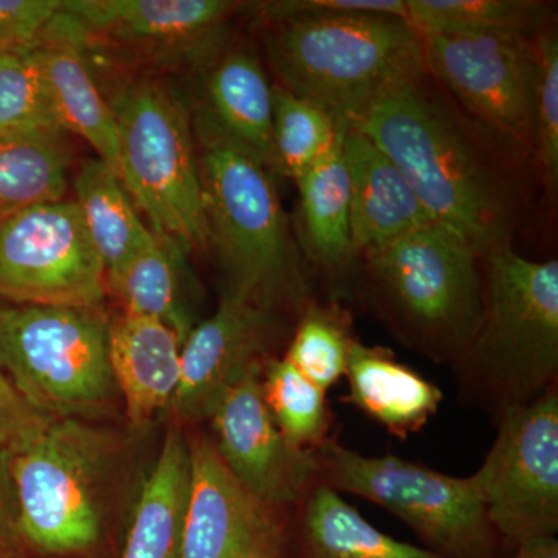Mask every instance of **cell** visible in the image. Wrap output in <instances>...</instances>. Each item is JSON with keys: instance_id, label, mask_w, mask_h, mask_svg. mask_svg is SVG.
I'll return each instance as SVG.
<instances>
[{"instance_id": "obj_1", "label": "cell", "mask_w": 558, "mask_h": 558, "mask_svg": "<svg viewBox=\"0 0 558 558\" xmlns=\"http://www.w3.org/2000/svg\"><path fill=\"white\" fill-rule=\"evenodd\" d=\"M351 126L398 167L435 222L481 256L510 245L515 185L502 149L490 145L497 138L481 132V124L465 119L425 68L388 84Z\"/></svg>"}, {"instance_id": "obj_35", "label": "cell", "mask_w": 558, "mask_h": 558, "mask_svg": "<svg viewBox=\"0 0 558 558\" xmlns=\"http://www.w3.org/2000/svg\"><path fill=\"white\" fill-rule=\"evenodd\" d=\"M60 7L61 0H0V53L35 43Z\"/></svg>"}, {"instance_id": "obj_8", "label": "cell", "mask_w": 558, "mask_h": 558, "mask_svg": "<svg viewBox=\"0 0 558 558\" xmlns=\"http://www.w3.org/2000/svg\"><path fill=\"white\" fill-rule=\"evenodd\" d=\"M120 180L153 233L179 247L208 250L199 159L189 110L156 83H137L113 102Z\"/></svg>"}, {"instance_id": "obj_24", "label": "cell", "mask_w": 558, "mask_h": 558, "mask_svg": "<svg viewBox=\"0 0 558 558\" xmlns=\"http://www.w3.org/2000/svg\"><path fill=\"white\" fill-rule=\"evenodd\" d=\"M183 253L175 242L153 234L106 278L108 292L120 301L124 315L160 319L182 343L194 328L183 293Z\"/></svg>"}, {"instance_id": "obj_26", "label": "cell", "mask_w": 558, "mask_h": 558, "mask_svg": "<svg viewBox=\"0 0 558 558\" xmlns=\"http://www.w3.org/2000/svg\"><path fill=\"white\" fill-rule=\"evenodd\" d=\"M341 137L325 159L296 179L301 220L311 258L326 270H343L351 247V189Z\"/></svg>"}, {"instance_id": "obj_22", "label": "cell", "mask_w": 558, "mask_h": 558, "mask_svg": "<svg viewBox=\"0 0 558 558\" xmlns=\"http://www.w3.org/2000/svg\"><path fill=\"white\" fill-rule=\"evenodd\" d=\"M189 484V439L175 425L140 490L120 558H180Z\"/></svg>"}, {"instance_id": "obj_39", "label": "cell", "mask_w": 558, "mask_h": 558, "mask_svg": "<svg viewBox=\"0 0 558 558\" xmlns=\"http://www.w3.org/2000/svg\"><path fill=\"white\" fill-rule=\"evenodd\" d=\"M3 558H61V557H49V556H39V554H20V556H10Z\"/></svg>"}, {"instance_id": "obj_37", "label": "cell", "mask_w": 558, "mask_h": 558, "mask_svg": "<svg viewBox=\"0 0 558 558\" xmlns=\"http://www.w3.org/2000/svg\"><path fill=\"white\" fill-rule=\"evenodd\" d=\"M33 554L22 534L21 506L11 453L0 449V558Z\"/></svg>"}, {"instance_id": "obj_18", "label": "cell", "mask_w": 558, "mask_h": 558, "mask_svg": "<svg viewBox=\"0 0 558 558\" xmlns=\"http://www.w3.org/2000/svg\"><path fill=\"white\" fill-rule=\"evenodd\" d=\"M83 39L57 14L35 40L61 128L86 140L97 159L119 175L120 135L112 106L102 98L83 51Z\"/></svg>"}, {"instance_id": "obj_29", "label": "cell", "mask_w": 558, "mask_h": 558, "mask_svg": "<svg viewBox=\"0 0 558 558\" xmlns=\"http://www.w3.org/2000/svg\"><path fill=\"white\" fill-rule=\"evenodd\" d=\"M260 385L275 424L293 447L315 451L330 440L333 414L328 391L307 380L284 357L267 360Z\"/></svg>"}, {"instance_id": "obj_23", "label": "cell", "mask_w": 558, "mask_h": 558, "mask_svg": "<svg viewBox=\"0 0 558 558\" xmlns=\"http://www.w3.org/2000/svg\"><path fill=\"white\" fill-rule=\"evenodd\" d=\"M271 112V86L256 54L231 51L211 70L207 80V108L202 117L271 172H277Z\"/></svg>"}, {"instance_id": "obj_10", "label": "cell", "mask_w": 558, "mask_h": 558, "mask_svg": "<svg viewBox=\"0 0 558 558\" xmlns=\"http://www.w3.org/2000/svg\"><path fill=\"white\" fill-rule=\"evenodd\" d=\"M425 70L513 156L535 159L537 39L513 32L418 33Z\"/></svg>"}, {"instance_id": "obj_32", "label": "cell", "mask_w": 558, "mask_h": 558, "mask_svg": "<svg viewBox=\"0 0 558 558\" xmlns=\"http://www.w3.org/2000/svg\"><path fill=\"white\" fill-rule=\"evenodd\" d=\"M62 130L35 43L0 53V137Z\"/></svg>"}, {"instance_id": "obj_20", "label": "cell", "mask_w": 558, "mask_h": 558, "mask_svg": "<svg viewBox=\"0 0 558 558\" xmlns=\"http://www.w3.org/2000/svg\"><path fill=\"white\" fill-rule=\"evenodd\" d=\"M351 403L389 435L407 439L438 413L442 391L417 371L400 363L389 349L355 343L347 371Z\"/></svg>"}, {"instance_id": "obj_11", "label": "cell", "mask_w": 558, "mask_h": 558, "mask_svg": "<svg viewBox=\"0 0 558 558\" xmlns=\"http://www.w3.org/2000/svg\"><path fill=\"white\" fill-rule=\"evenodd\" d=\"M497 438L473 473L499 542L510 548L558 532V385L497 422Z\"/></svg>"}, {"instance_id": "obj_3", "label": "cell", "mask_w": 558, "mask_h": 558, "mask_svg": "<svg viewBox=\"0 0 558 558\" xmlns=\"http://www.w3.org/2000/svg\"><path fill=\"white\" fill-rule=\"evenodd\" d=\"M478 330L451 365L459 396L495 422L558 385V263L506 245L483 256Z\"/></svg>"}, {"instance_id": "obj_4", "label": "cell", "mask_w": 558, "mask_h": 558, "mask_svg": "<svg viewBox=\"0 0 558 558\" xmlns=\"http://www.w3.org/2000/svg\"><path fill=\"white\" fill-rule=\"evenodd\" d=\"M360 258L371 306L389 330L433 362H458L483 315V256L429 222Z\"/></svg>"}, {"instance_id": "obj_25", "label": "cell", "mask_w": 558, "mask_h": 558, "mask_svg": "<svg viewBox=\"0 0 558 558\" xmlns=\"http://www.w3.org/2000/svg\"><path fill=\"white\" fill-rule=\"evenodd\" d=\"M64 130L0 137V219L64 201L72 154Z\"/></svg>"}, {"instance_id": "obj_31", "label": "cell", "mask_w": 558, "mask_h": 558, "mask_svg": "<svg viewBox=\"0 0 558 558\" xmlns=\"http://www.w3.org/2000/svg\"><path fill=\"white\" fill-rule=\"evenodd\" d=\"M545 5L531 0H407L417 33L539 31Z\"/></svg>"}, {"instance_id": "obj_12", "label": "cell", "mask_w": 558, "mask_h": 558, "mask_svg": "<svg viewBox=\"0 0 558 558\" xmlns=\"http://www.w3.org/2000/svg\"><path fill=\"white\" fill-rule=\"evenodd\" d=\"M106 270L75 201L0 219V299L101 310Z\"/></svg>"}, {"instance_id": "obj_5", "label": "cell", "mask_w": 558, "mask_h": 558, "mask_svg": "<svg viewBox=\"0 0 558 558\" xmlns=\"http://www.w3.org/2000/svg\"><path fill=\"white\" fill-rule=\"evenodd\" d=\"M267 60L277 86L351 126L399 76L425 68L418 33L385 14H306L271 22Z\"/></svg>"}, {"instance_id": "obj_6", "label": "cell", "mask_w": 558, "mask_h": 558, "mask_svg": "<svg viewBox=\"0 0 558 558\" xmlns=\"http://www.w3.org/2000/svg\"><path fill=\"white\" fill-rule=\"evenodd\" d=\"M120 440L83 418H57L27 449L11 454L22 534L39 556L95 558Z\"/></svg>"}, {"instance_id": "obj_13", "label": "cell", "mask_w": 558, "mask_h": 558, "mask_svg": "<svg viewBox=\"0 0 558 558\" xmlns=\"http://www.w3.org/2000/svg\"><path fill=\"white\" fill-rule=\"evenodd\" d=\"M190 484L180 558H290L292 509L256 497L211 438L189 439Z\"/></svg>"}, {"instance_id": "obj_19", "label": "cell", "mask_w": 558, "mask_h": 558, "mask_svg": "<svg viewBox=\"0 0 558 558\" xmlns=\"http://www.w3.org/2000/svg\"><path fill=\"white\" fill-rule=\"evenodd\" d=\"M182 340L157 318L124 315L109 323V362L132 427L170 409L179 388Z\"/></svg>"}, {"instance_id": "obj_7", "label": "cell", "mask_w": 558, "mask_h": 558, "mask_svg": "<svg viewBox=\"0 0 558 558\" xmlns=\"http://www.w3.org/2000/svg\"><path fill=\"white\" fill-rule=\"evenodd\" d=\"M102 310L0 299V371L50 418H83L116 395Z\"/></svg>"}, {"instance_id": "obj_38", "label": "cell", "mask_w": 558, "mask_h": 558, "mask_svg": "<svg viewBox=\"0 0 558 558\" xmlns=\"http://www.w3.org/2000/svg\"><path fill=\"white\" fill-rule=\"evenodd\" d=\"M508 558H558V539L556 537L527 539L515 546Z\"/></svg>"}, {"instance_id": "obj_9", "label": "cell", "mask_w": 558, "mask_h": 558, "mask_svg": "<svg viewBox=\"0 0 558 558\" xmlns=\"http://www.w3.org/2000/svg\"><path fill=\"white\" fill-rule=\"evenodd\" d=\"M319 483L366 499L407 524L444 558H499L473 476L458 478L395 454L366 457L330 439L315 450Z\"/></svg>"}, {"instance_id": "obj_33", "label": "cell", "mask_w": 558, "mask_h": 558, "mask_svg": "<svg viewBox=\"0 0 558 558\" xmlns=\"http://www.w3.org/2000/svg\"><path fill=\"white\" fill-rule=\"evenodd\" d=\"M539 73L535 132V160L542 168L549 189L558 182V40L556 33L537 38Z\"/></svg>"}, {"instance_id": "obj_17", "label": "cell", "mask_w": 558, "mask_h": 558, "mask_svg": "<svg viewBox=\"0 0 558 558\" xmlns=\"http://www.w3.org/2000/svg\"><path fill=\"white\" fill-rule=\"evenodd\" d=\"M351 189L354 258L435 222L409 180L362 131L347 126L341 142Z\"/></svg>"}, {"instance_id": "obj_28", "label": "cell", "mask_w": 558, "mask_h": 558, "mask_svg": "<svg viewBox=\"0 0 558 558\" xmlns=\"http://www.w3.org/2000/svg\"><path fill=\"white\" fill-rule=\"evenodd\" d=\"M271 143L275 168L296 180L339 145L347 124L314 102L271 86Z\"/></svg>"}, {"instance_id": "obj_16", "label": "cell", "mask_w": 558, "mask_h": 558, "mask_svg": "<svg viewBox=\"0 0 558 558\" xmlns=\"http://www.w3.org/2000/svg\"><path fill=\"white\" fill-rule=\"evenodd\" d=\"M234 7L227 0H61L60 16L83 43L174 46L205 38Z\"/></svg>"}, {"instance_id": "obj_36", "label": "cell", "mask_w": 558, "mask_h": 558, "mask_svg": "<svg viewBox=\"0 0 558 558\" xmlns=\"http://www.w3.org/2000/svg\"><path fill=\"white\" fill-rule=\"evenodd\" d=\"M271 22L306 14H385L407 20V0H286L264 5Z\"/></svg>"}, {"instance_id": "obj_14", "label": "cell", "mask_w": 558, "mask_h": 558, "mask_svg": "<svg viewBox=\"0 0 558 558\" xmlns=\"http://www.w3.org/2000/svg\"><path fill=\"white\" fill-rule=\"evenodd\" d=\"M263 368L234 385L208 421L230 472L263 501L290 510L319 483V462L315 451L296 449L279 432L264 400Z\"/></svg>"}, {"instance_id": "obj_30", "label": "cell", "mask_w": 558, "mask_h": 558, "mask_svg": "<svg viewBox=\"0 0 558 558\" xmlns=\"http://www.w3.org/2000/svg\"><path fill=\"white\" fill-rule=\"evenodd\" d=\"M357 341L351 317L343 307L312 300L300 312L284 359L312 384L329 391L347 376Z\"/></svg>"}, {"instance_id": "obj_34", "label": "cell", "mask_w": 558, "mask_h": 558, "mask_svg": "<svg viewBox=\"0 0 558 558\" xmlns=\"http://www.w3.org/2000/svg\"><path fill=\"white\" fill-rule=\"evenodd\" d=\"M53 421L36 410L0 371V449L20 453L40 438Z\"/></svg>"}, {"instance_id": "obj_21", "label": "cell", "mask_w": 558, "mask_h": 558, "mask_svg": "<svg viewBox=\"0 0 558 558\" xmlns=\"http://www.w3.org/2000/svg\"><path fill=\"white\" fill-rule=\"evenodd\" d=\"M290 558H444L389 537L339 492L317 483L292 509Z\"/></svg>"}, {"instance_id": "obj_15", "label": "cell", "mask_w": 558, "mask_h": 558, "mask_svg": "<svg viewBox=\"0 0 558 558\" xmlns=\"http://www.w3.org/2000/svg\"><path fill=\"white\" fill-rule=\"evenodd\" d=\"M275 312L223 296L211 317L194 326L180 351L179 388L170 410L178 424L208 421L220 399L271 355Z\"/></svg>"}, {"instance_id": "obj_27", "label": "cell", "mask_w": 558, "mask_h": 558, "mask_svg": "<svg viewBox=\"0 0 558 558\" xmlns=\"http://www.w3.org/2000/svg\"><path fill=\"white\" fill-rule=\"evenodd\" d=\"M75 191L84 226L108 278L153 238V230L140 219L123 182L105 161H83L75 179Z\"/></svg>"}, {"instance_id": "obj_2", "label": "cell", "mask_w": 558, "mask_h": 558, "mask_svg": "<svg viewBox=\"0 0 558 558\" xmlns=\"http://www.w3.org/2000/svg\"><path fill=\"white\" fill-rule=\"evenodd\" d=\"M197 140L208 248L222 267L223 296L299 317L312 301L310 282L290 240L274 172L202 116Z\"/></svg>"}]
</instances>
